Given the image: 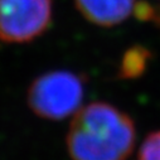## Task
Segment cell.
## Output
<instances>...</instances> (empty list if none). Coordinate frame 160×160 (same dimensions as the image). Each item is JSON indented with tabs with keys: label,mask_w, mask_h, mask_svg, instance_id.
I'll return each instance as SVG.
<instances>
[{
	"label": "cell",
	"mask_w": 160,
	"mask_h": 160,
	"mask_svg": "<svg viewBox=\"0 0 160 160\" xmlns=\"http://www.w3.org/2000/svg\"><path fill=\"white\" fill-rule=\"evenodd\" d=\"M66 145L72 160H126L136 145L134 120L107 102H91L72 117Z\"/></svg>",
	"instance_id": "cell-1"
},
{
	"label": "cell",
	"mask_w": 160,
	"mask_h": 160,
	"mask_svg": "<svg viewBox=\"0 0 160 160\" xmlns=\"http://www.w3.org/2000/svg\"><path fill=\"white\" fill-rule=\"evenodd\" d=\"M83 78L71 71H52L37 77L27 91V103L34 115L63 120L82 107Z\"/></svg>",
	"instance_id": "cell-2"
},
{
	"label": "cell",
	"mask_w": 160,
	"mask_h": 160,
	"mask_svg": "<svg viewBox=\"0 0 160 160\" xmlns=\"http://www.w3.org/2000/svg\"><path fill=\"white\" fill-rule=\"evenodd\" d=\"M51 17V0H0V39L30 42L46 32Z\"/></svg>",
	"instance_id": "cell-3"
},
{
	"label": "cell",
	"mask_w": 160,
	"mask_h": 160,
	"mask_svg": "<svg viewBox=\"0 0 160 160\" xmlns=\"http://www.w3.org/2000/svg\"><path fill=\"white\" fill-rule=\"evenodd\" d=\"M136 0H76L77 9L88 22L112 27L128 19L136 8Z\"/></svg>",
	"instance_id": "cell-4"
},
{
	"label": "cell",
	"mask_w": 160,
	"mask_h": 160,
	"mask_svg": "<svg viewBox=\"0 0 160 160\" xmlns=\"http://www.w3.org/2000/svg\"><path fill=\"white\" fill-rule=\"evenodd\" d=\"M149 57H150V53L144 47L138 46V47L130 48L122 57L118 76L125 79L126 78L131 79L141 76L148 67Z\"/></svg>",
	"instance_id": "cell-5"
},
{
	"label": "cell",
	"mask_w": 160,
	"mask_h": 160,
	"mask_svg": "<svg viewBox=\"0 0 160 160\" xmlns=\"http://www.w3.org/2000/svg\"><path fill=\"white\" fill-rule=\"evenodd\" d=\"M136 160H160V130L152 131L145 138Z\"/></svg>",
	"instance_id": "cell-6"
}]
</instances>
